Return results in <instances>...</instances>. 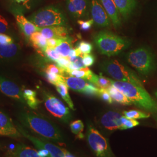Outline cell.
Segmentation results:
<instances>
[{"label": "cell", "mask_w": 157, "mask_h": 157, "mask_svg": "<svg viewBox=\"0 0 157 157\" xmlns=\"http://www.w3.org/2000/svg\"><path fill=\"white\" fill-rule=\"evenodd\" d=\"M17 118L23 127L30 130L34 133L56 142L63 141L62 133L56 125L39 113L30 110H23L19 112Z\"/></svg>", "instance_id": "obj_1"}, {"label": "cell", "mask_w": 157, "mask_h": 157, "mask_svg": "<svg viewBox=\"0 0 157 157\" xmlns=\"http://www.w3.org/2000/svg\"><path fill=\"white\" fill-rule=\"evenodd\" d=\"M111 84L126 95L133 104L152 113L157 119V102L143 86L111 80Z\"/></svg>", "instance_id": "obj_2"}, {"label": "cell", "mask_w": 157, "mask_h": 157, "mask_svg": "<svg viewBox=\"0 0 157 157\" xmlns=\"http://www.w3.org/2000/svg\"><path fill=\"white\" fill-rule=\"evenodd\" d=\"M29 20L39 28L62 26L68 23L65 13L56 6H48L41 8L28 17Z\"/></svg>", "instance_id": "obj_3"}, {"label": "cell", "mask_w": 157, "mask_h": 157, "mask_svg": "<svg viewBox=\"0 0 157 157\" xmlns=\"http://www.w3.org/2000/svg\"><path fill=\"white\" fill-rule=\"evenodd\" d=\"M94 42L101 54L108 56L118 55L130 45L129 41L108 31H101L95 34Z\"/></svg>", "instance_id": "obj_4"}, {"label": "cell", "mask_w": 157, "mask_h": 157, "mask_svg": "<svg viewBox=\"0 0 157 157\" xmlns=\"http://www.w3.org/2000/svg\"><path fill=\"white\" fill-rule=\"evenodd\" d=\"M126 58L129 64L139 73L143 75L150 74L156 67L152 53L145 47L130 51L128 53Z\"/></svg>", "instance_id": "obj_5"}, {"label": "cell", "mask_w": 157, "mask_h": 157, "mask_svg": "<svg viewBox=\"0 0 157 157\" xmlns=\"http://www.w3.org/2000/svg\"><path fill=\"white\" fill-rule=\"evenodd\" d=\"M101 69L117 81L126 82L143 86L137 74L118 60L111 59L102 62Z\"/></svg>", "instance_id": "obj_6"}, {"label": "cell", "mask_w": 157, "mask_h": 157, "mask_svg": "<svg viewBox=\"0 0 157 157\" xmlns=\"http://www.w3.org/2000/svg\"><path fill=\"white\" fill-rule=\"evenodd\" d=\"M87 140L97 157H114L107 139L91 124L87 125Z\"/></svg>", "instance_id": "obj_7"}, {"label": "cell", "mask_w": 157, "mask_h": 157, "mask_svg": "<svg viewBox=\"0 0 157 157\" xmlns=\"http://www.w3.org/2000/svg\"><path fill=\"white\" fill-rule=\"evenodd\" d=\"M43 97L47 110L55 118L64 123H68L72 117L69 108L60 99L46 91H43Z\"/></svg>", "instance_id": "obj_8"}, {"label": "cell", "mask_w": 157, "mask_h": 157, "mask_svg": "<svg viewBox=\"0 0 157 157\" xmlns=\"http://www.w3.org/2000/svg\"><path fill=\"white\" fill-rule=\"evenodd\" d=\"M16 126L21 135L30 141L37 148L48 150L50 154V157H67L69 152L67 151V150L61 148L45 140L40 139L33 135H30L20 124H17Z\"/></svg>", "instance_id": "obj_9"}, {"label": "cell", "mask_w": 157, "mask_h": 157, "mask_svg": "<svg viewBox=\"0 0 157 157\" xmlns=\"http://www.w3.org/2000/svg\"><path fill=\"white\" fill-rule=\"evenodd\" d=\"M62 82L67 85L68 88L75 91L89 96H97L98 94L99 88L83 78L62 75Z\"/></svg>", "instance_id": "obj_10"}, {"label": "cell", "mask_w": 157, "mask_h": 157, "mask_svg": "<svg viewBox=\"0 0 157 157\" xmlns=\"http://www.w3.org/2000/svg\"><path fill=\"white\" fill-rule=\"evenodd\" d=\"M0 91L4 94L26 104L23 94V89L11 79L0 75Z\"/></svg>", "instance_id": "obj_11"}, {"label": "cell", "mask_w": 157, "mask_h": 157, "mask_svg": "<svg viewBox=\"0 0 157 157\" xmlns=\"http://www.w3.org/2000/svg\"><path fill=\"white\" fill-rule=\"evenodd\" d=\"M66 6L69 14L75 19L87 17L90 12V0H66Z\"/></svg>", "instance_id": "obj_12"}, {"label": "cell", "mask_w": 157, "mask_h": 157, "mask_svg": "<svg viewBox=\"0 0 157 157\" xmlns=\"http://www.w3.org/2000/svg\"><path fill=\"white\" fill-rule=\"evenodd\" d=\"M90 13L91 19L96 26L100 28H105L110 25L111 19L98 0H91Z\"/></svg>", "instance_id": "obj_13"}, {"label": "cell", "mask_w": 157, "mask_h": 157, "mask_svg": "<svg viewBox=\"0 0 157 157\" xmlns=\"http://www.w3.org/2000/svg\"><path fill=\"white\" fill-rule=\"evenodd\" d=\"M22 49L19 44L0 45V63H10L16 62L21 55Z\"/></svg>", "instance_id": "obj_14"}, {"label": "cell", "mask_w": 157, "mask_h": 157, "mask_svg": "<svg viewBox=\"0 0 157 157\" xmlns=\"http://www.w3.org/2000/svg\"><path fill=\"white\" fill-rule=\"evenodd\" d=\"M122 116L121 113L117 111H108L101 117L100 124L104 129L109 131L121 130Z\"/></svg>", "instance_id": "obj_15"}, {"label": "cell", "mask_w": 157, "mask_h": 157, "mask_svg": "<svg viewBox=\"0 0 157 157\" xmlns=\"http://www.w3.org/2000/svg\"><path fill=\"white\" fill-rule=\"evenodd\" d=\"M0 135L12 138H18L21 136V133L17 126L13 124L11 119L1 111H0Z\"/></svg>", "instance_id": "obj_16"}, {"label": "cell", "mask_w": 157, "mask_h": 157, "mask_svg": "<svg viewBox=\"0 0 157 157\" xmlns=\"http://www.w3.org/2000/svg\"><path fill=\"white\" fill-rule=\"evenodd\" d=\"M12 12L15 17L17 26L28 39L30 36L34 32H39L40 28L30 21L28 18L24 16L22 13L14 10H12Z\"/></svg>", "instance_id": "obj_17"}, {"label": "cell", "mask_w": 157, "mask_h": 157, "mask_svg": "<svg viewBox=\"0 0 157 157\" xmlns=\"http://www.w3.org/2000/svg\"><path fill=\"white\" fill-rule=\"evenodd\" d=\"M39 32L47 40L52 38L63 39L69 37V31L66 26H56L40 28Z\"/></svg>", "instance_id": "obj_18"}, {"label": "cell", "mask_w": 157, "mask_h": 157, "mask_svg": "<svg viewBox=\"0 0 157 157\" xmlns=\"http://www.w3.org/2000/svg\"><path fill=\"white\" fill-rule=\"evenodd\" d=\"M12 4V10L23 14L33 11L39 5L41 0H9Z\"/></svg>", "instance_id": "obj_19"}, {"label": "cell", "mask_w": 157, "mask_h": 157, "mask_svg": "<svg viewBox=\"0 0 157 157\" xmlns=\"http://www.w3.org/2000/svg\"><path fill=\"white\" fill-rule=\"evenodd\" d=\"M100 2L113 25L115 27H118L121 24L119 12L113 0H100Z\"/></svg>", "instance_id": "obj_20"}, {"label": "cell", "mask_w": 157, "mask_h": 157, "mask_svg": "<svg viewBox=\"0 0 157 157\" xmlns=\"http://www.w3.org/2000/svg\"><path fill=\"white\" fill-rule=\"evenodd\" d=\"M9 157H40L38 151L33 148L24 144L13 146L10 151Z\"/></svg>", "instance_id": "obj_21"}, {"label": "cell", "mask_w": 157, "mask_h": 157, "mask_svg": "<svg viewBox=\"0 0 157 157\" xmlns=\"http://www.w3.org/2000/svg\"><path fill=\"white\" fill-rule=\"evenodd\" d=\"M113 1L119 13L124 18L129 17L136 6V0H113Z\"/></svg>", "instance_id": "obj_22"}, {"label": "cell", "mask_w": 157, "mask_h": 157, "mask_svg": "<svg viewBox=\"0 0 157 157\" xmlns=\"http://www.w3.org/2000/svg\"><path fill=\"white\" fill-rule=\"evenodd\" d=\"M29 40L35 49L41 51L43 53L48 47L47 40L40 33V32H36L32 34L29 38Z\"/></svg>", "instance_id": "obj_23"}, {"label": "cell", "mask_w": 157, "mask_h": 157, "mask_svg": "<svg viewBox=\"0 0 157 157\" xmlns=\"http://www.w3.org/2000/svg\"><path fill=\"white\" fill-rule=\"evenodd\" d=\"M108 91L113 101H115L124 105H132L133 104L132 102L123 93H122L112 85L108 89Z\"/></svg>", "instance_id": "obj_24"}, {"label": "cell", "mask_w": 157, "mask_h": 157, "mask_svg": "<svg viewBox=\"0 0 157 157\" xmlns=\"http://www.w3.org/2000/svg\"><path fill=\"white\" fill-rule=\"evenodd\" d=\"M72 48V40L69 37L59 39L58 44L55 47L56 52L62 57H67Z\"/></svg>", "instance_id": "obj_25"}, {"label": "cell", "mask_w": 157, "mask_h": 157, "mask_svg": "<svg viewBox=\"0 0 157 157\" xmlns=\"http://www.w3.org/2000/svg\"><path fill=\"white\" fill-rule=\"evenodd\" d=\"M23 94L26 104L32 109H36L41 102L37 98L36 92L33 90L23 89Z\"/></svg>", "instance_id": "obj_26"}, {"label": "cell", "mask_w": 157, "mask_h": 157, "mask_svg": "<svg viewBox=\"0 0 157 157\" xmlns=\"http://www.w3.org/2000/svg\"><path fill=\"white\" fill-rule=\"evenodd\" d=\"M55 86L56 87V91L59 94V95H61L62 99L66 102L69 107L74 111V104L69 94L67 85L63 82H60L58 83H57Z\"/></svg>", "instance_id": "obj_27"}, {"label": "cell", "mask_w": 157, "mask_h": 157, "mask_svg": "<svg viewBox=\"0 0 157 157\" xmlns=\"http://www.w3.org/2000/svg\"><path fill=\"white\" fill-rule=\"evenodd\" d=\"M89 82L94 84L99 89H108L112 85L111 79L107 78L102 76L95 75L94 73L90 78Z\"/></svg>", "instance_id": "obj_28"}, {"label": "cell", "mask_w": 157, "mask_h": 157, "mask_svg": "<svg viewBox=\"0 0 157 157\" xmlns=\"http://www.w3.org/2000/svg\"><path fill=\"white\" fill-rule=\"evenodd\" d=\"M66 72L69 74V76L76 77L78 78H83L89 82L94 74L88 67H84L76 70H67Z\"/></svg>", "instance_id": "obj_29"}, {"label": "cell", "mask_w": 157, "mask_h": 157, "mask_svg": "<svg viewBox=\"0 0 157 157\" xmlns=\"http://www.w3.org/2000/svg\"><path fill=\"white\" fill-rule=\"evenodd\" d=\"M84 128V124L81 120H76L70 124V128L71 132L80 139H83L84 137V135L83 133Z\"/></svg>", "instance_id": "obj_30"}, {"label": "cell", "mask_w": 157, "mask_h": 157, "mask_svg": "<svg viewBox=\"0 0 157 157\" xmlns=\"http://www.w3.org/2000/svg\"><path fill=\"white\" fill-rule=\"evenodd\" d=\"M123 115L125 117L132 119H146L149 118L150 115L148 113L143 112L139 110H129V111H125L123 112Z\"/></svg>", "instance_id": "obj_31"}, {"label": "cell", "mask_w": 157, "mask_h": 157, "mask_svg": "<svg viewBox=\"0 0 157 157\" xmlns=\"http://www.w3.org/2000/svg\"><path fill=\"white\" fill-rule=\"evenodd\" d=\"M139 122L135 119H129L126 118L124 116H122V127L121 130H127V129H132L134 127H136L138 125H139Z\"/></svg>", "instance_id": "obj_32"}, {"label": "cell", "mask_w": 157, "mask_h": 157, "mask_svg": "<svg viewBox=\"0 0 157 157\" xmlns=\"http://www.w3.org/2000/svg\"><path fill=\"white\" fill-rule=\"evenodd\" d=\"M44 76L47 80L51 84L56 86L57 83L62 82V75L56 73L44 71Z\"/></svg>", "instance_id": "obj_33"}, {"label": "cell", "mask_w": 157, "mask_h": 157, "mask_svg": "<svg viewBox=\"0 0 157 157\" xmlns=\"http://www.w3.org/2000/svg\"><path fill=\"white\" fill-rule=\"evenodd\" d=\"M44 54H45L47 58L50 59L52 61L56 62L58 59H59L61 56L56 52V51L54 48H51L47 47L45 51H44Z\"/></svg>", "instance_id": "obj_34"}, {"label": "cell", "mask_w": 157, "mask_h": 157, "mask_svg": "<svg viewBox=\"0 0 157 157\" xmlns=\"http://www.w3.org/2000/svg\"><path fill=\"white\" fill-rule=\"evenodd\" d=\"M11 26L5 17L0 15V33L9 34L11 33Z\"/></svg>", "instance_id": "obj_35"}, {"label": "cell", "mask_w": 157, "mask_h": 157, "mask_svg": "<svg viewBox=\"0 0 157 157\" xmlns=\"http://www.w3.org/2000/svg\"><path fill=\"white\" fill-rule=\"evenodd\" d=\"M77 48H78L82 55L90 54L93 50V45L87 41H82L77 44Z\"/></svg>", "instance_id": "obj_36"}, {"label": "cell", "mask_w": 157, "mask_h": 157, "mask_svg": "<svg viewBox=\"0 0 157 157\" xmlns=\"http://www.w3.org/2000/svg\"><path fill=\"white\" fill-rule=\"evenodd\" d=\"M97 96L98 97H100L102 100L106 102L108 104H112L113 102L111 95L108 91V89H99Z\"/></svg>", "instance_id": "obj_37"}, {"label": "cell", "mask_w": 157, "mask_h": 157, "mask_svg": "<svg viewBox=\"0 0 157 157\" xmlns=\"http://www.w3.org/2000/svg\"><path fill=\"white\" fill-rule=\"evenodd\" d=\"M44 71L49 72L51 73H56L58 75H63V73L65 72V71L63 69L59 67L57 65L54 64V63L48 64L45 67Z\"/></svg>", "instance_id": "obj_38"}, {"label": "cell", "mask_w": 157, "mask_h": 157, "mask_svg": "<svg viewBox=\"0 0 157 157\" xmlns=\"http://www.w3.org/2000/svg\"><path fill=\"white\" fill-rule=\"evenodd\" d=\"M82 57L83 63L85 67H90L91 66H92L95 62V57L91 54H83L82 56Z\"/></svg>", "instance_id": "obj_39"}, {"label": "cell", "mask_w": 157, "mask_h": 157, "mask_svg": "<svg viewBox=\"0 0 157 157\" xmlns=\"http://www.w3.org/2000/svg\"><path fill=\"white\" fill-rule=\"evenodd\" d=\"M78 23L80 26V29L83 31H88L89 30L92 25L94 23V21L92 19L90 20L83 21V20H78Z\"/></svg>", "instance_id": "obj_40"}, {"label": "cell", "mask_w": 157, "mask_h": 157, "mask_svg": "<svg viewBox=\"0 0 157 157\" xmlns=\"http://www.w3.org/2000/svg\"><path fill=\"white\" fill-rule=\"evenodd\" d=\"M56 62V65L59 67L63 69L65 71V72H66V70L67 69V67L71 63L69 59L67 58V57H62V56L59 59H58V61Z\"/></svg>", "instance_id": "obj_41"}, {"label": "cell", "mask_w": 157, "mask_h": 157, "mask_svg": "<svg viewBox=\"0 0 157 157\" xmlns=\"http://www.w3.org/2000/svg\"><path fill=\"white\" fill-rule=\"evenodd\" d=\"M14 43L11 36L7 34L0 33V45L10 44Z\"/></svg>", "instance_id": "obj_42"}, {"label": "cell", "mask_w": 157, "mask_h": 157, "mask_svg": "<svg viewBox=\"0 0 157 157\" xmlns=\"http://www.w3.org/2000/svg\"><path fill=\"white\" fill-rule=\"evenodd\" d=\"M69 61L72 63H73L78 69L86 67H84V64L83 63L82 56H77V57L74 58L72 59H70Z\"/></svg>", "instance_id": "obj_43"}, {"label": "cell", "mask_w": 157, "mask_h": 157, "mask_svg": "<svg viewBox=\"0 0 157 157\" xmlns=\"http://www.w3.org/2000/svg\"><path fill=\"white\" fill-rule=\"evenodd\" d=\"M82 54L80 52V51H79L78 48L76 47V48H72V50L70 51V53L69 54V56L67 58L70 59H72L74 58H76L77 56H82Z\"/></svg>", "instance_id": "obj_44"}, {"label": "cell", "mask_w": 157, "mask_h": 157, "mask_svg": "<svg viewBox=\"0 0 157 157\" xmlns=\"http://www.w3.org/2000/svg\"><path fill=\"white\" fill-rule=\"evenodd\" d=\"M59 39L52 38V39L47 40V44H48V47H51V48H55V47H56V45H57V44H58Z\"/></svg>", "instance_id": "obj_45"}, {"label": "cell", "mask_w": 157, "mask_h": 157, "mask_svg": "<svg viewBox=\"0 0 157 157\" xmlns=\"http://www.w3.org/2000/svg\"><path fill=\"white\" fill-rule=\"evenodd\" d=\"M38 152L40 157H50V152L45 149H39Z\"/></svg>", "instance_id": "obj_46"}, {"label": "cell", "mask_w": 157, "mask_h": 157, "mask_svg": "<svg viewBox=\"0 0 157 157\" xmlns=\"http://www.w3.org/2000/svg\"><path fill=\"white\" fill-rule=\"evenodd\" d=\"M155 96H156V97H157V90L155 92Z\"/></svg>", "instance_id": "obj_47"}]
</instances>
